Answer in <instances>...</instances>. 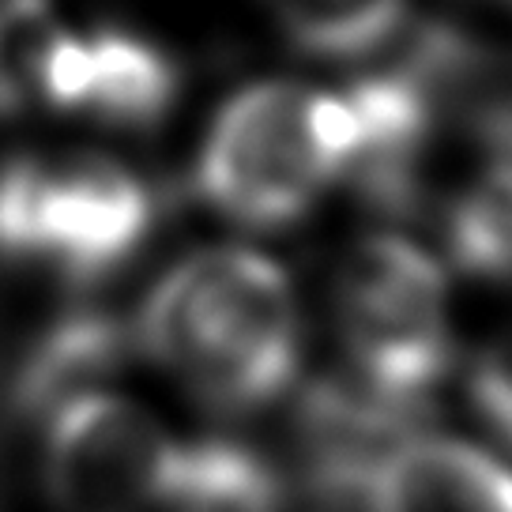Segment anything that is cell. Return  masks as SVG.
Returning <instances> with one entry per match:
<instances>
[{"label": "cell", "mask_w": 512, "mask_h": 512, "mask_svg": "<svg viewBox=\"0 0 512 512\" xmlns=\"http://www.w3.org/2000/svg\"><path fill=\"white\" fill-rule=\"evenodd\" d=\"M136 343L219 411L272 403L302 362V309L287 272L253 249H204L162 275Z\"/></svg>", "instance_id": "1"}, {"label": "cell", "mask_w": 512, "mask_h": 512, "mask_svg": "<svg viewBox=\"0 0 512 512\" xmlns=\"http://www.w3.org/2000/svg\"><path fill=\"white\" fill-rule=\"evenodd\" d=\"M358 140V113L347 95L256 83L219 110L196 185L226 219L275 230L302 219L336 177L351 174Z\"/></svg>", "instance_id": "2"}, {"label": "cell", "mask_w": 512, "mask_h": 512, "mask_svg": "<svg viewBox=\"0 0 512 512\" xmlns=\"http://www.w3.org/2000/svg\"><path fill=\"white\" fill-rule=\"evenodd\" d=\"M332 309L354 388L411 415L441 384L452 358L448 283L415 241L373 234L351 245Z\"/></svg>", "instance_id": "3"}, {"label": "cell", "mask_w": 512, "mask_h": 512, "mask_svg": "<svg viewBox=\"0 0 512 512\" xmlns=\"http://www.w3.org/2000/svg\"><path fill=\"white\" fill-rule=\"evenodd\" d=\"M151 215L144 181L106 155H42L0 170V249L83 283L121 268Z\"/></svg>", "instance_id": "4"}, {"label": "cell", "mask_w": 512, "mask_h": 512, "mask_svg": "<svg viewBox=\"0 0 512 512\" xmlns=\"http://www.w3.org/2000/svg\"><path fill=\"white\" fill-rule=\"evenodd\" d=\"M46 490L61 512H151L181 460V441L140 403L87 388L46 411Z\"/></svg>", "instance_id": "5"}, {"label": "cell", "mask_w": 512, "mask_h": 512, "mask_svg": "<svg viewBox=\"0 0 512 512\" xmlns=\"http://www.w3.org/2000/svg\"><path fill=\"white\" fill-rule=\"evenodd\" d=\"M177 64L125 31H64L42 64L38 98L53 110L87 113L113 128H151L177 98Z\"/></svg>", "instance_id": "6"}, {"label": "cell", "mask_w": 512, "mask_h": 512, "mask_svg": "<svg viewBox=\"0 0 512 512\" xmlns=\"http://www.w3.org/2000/svg\"><path fill=\"white\" fill-rule=\"evenodd\" d=\"M366 512H512V467L482 448L400 433L362 479Z\"/></svg>", "instance_id": "7"}, {"label": "cell", "mask_w": 512, "mask_h": 512, "mask_svg": "<svg viewBox=\"0 0 512 512\" xmlns=\"http://www.w3.org/2000/svg\"><path fill=\"white\" fill-rule=\"evenodd\" d=\"M441 223L464 272L512 279V106L494 113L486 155L448 196Z\"/></svg>", "instance_id": "8"}, {"label": "cell", "mask_w": 512, "mask_h": 512, "mask_svg": "<svg viewBox=\"0 0 512 512\" xmlns=\"http://www.w3.org/2000/svg\"><path fill=\"white\" fill-rule=\"evenodd\" d=\"M151 512H279V482L249 448L200 441L181 448L174 479Z\"/></svg>", "instance_id": "9"}, {"label": "cell", "mask_w": 512, "mask_h": 512, "mask_svg": "<svg viewBox=\"0 0 512 512\" xmlns=\"http://www.w3.org/2000/svg\"><path fill=\"white\" fill-rule=\"evenodd\" d=\"M121 347H125V332L113 320L95 317V313L61 320L34 347V354L19 373V407L49 411L76 392L98 388V377L121 358Z\"/></svg>", "instance_id": "10"}, {"label": "cell", "mask_w": 512, "mask_h": 512, "mask_svg": "<svg viewBox=\"0 0 512 512\" xmlns=\"http://www.w3.org/2000/svg\"><path fill=\"white\" fill-rule=\"evenodd\" d=\"M272 12L302 53L351 61L400 31L407 0H272Z\"/></svg>", "instance_id": "11"}, {"label": "cell", "mask_w": 512, "mask_h": 512, "mask_svg": "<svg viewBox=\"0 0 512 512\" xmlns=\"http://www.w3.org/2000/svg\"><path fill=\"white\" fill-rule=\"evenodd\" d=\"M471 400L479 415L512 445V328L497 336L471 373Z\"/></svg>", "instance_id": "12"}]
</instances>
